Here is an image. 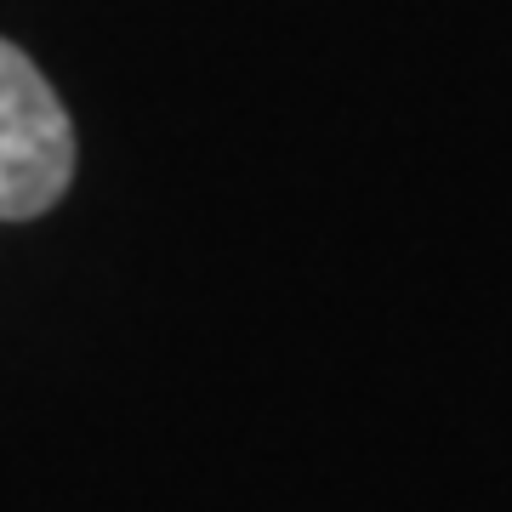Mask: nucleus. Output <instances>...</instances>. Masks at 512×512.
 Segmentation results:
<instances>
[{
	"instance_id": "obj_1",
	"label": "nucleus",
	"mask_w": 512,
	"mask_h": 512,
	"mask_svg": "<svg viewBox=\"0 0 512 512\" xmlns=\"http://www.w3.org/2000/svg\"><path fill=\"white\" fill-rule=\"evenodd\" d=\"M74 183V126L46 74L0 40V222L40 217Z\"/></svg>"
}]
</instances>
